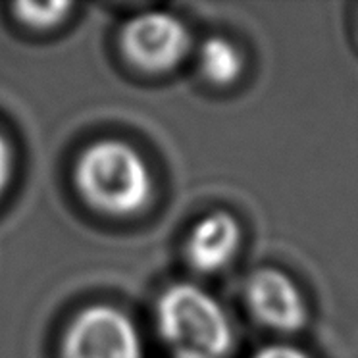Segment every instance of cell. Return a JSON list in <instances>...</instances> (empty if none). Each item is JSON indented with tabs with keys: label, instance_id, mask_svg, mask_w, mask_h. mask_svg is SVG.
<instances>
[{
	"label": "cell",
	"instance_id": "6da1fadb",
	"mask_svg": "<svg viewBox=\"0 0 358 358\" xmlns=\"http://www.w3.org/2000/svg\"><path fill=\"white\" fill-rule=\"evenodd\" d=\"M71 181L83 204L108 218H133L147 210L155 195L147 160L116 137L89 143L73 162Z\"/></svg>",
	"mask_w": 358,
	"mask_h": 358
},
{
	"label": "cell",
	"instance_id": "7a4b0ae2",
	"mask_svg": "<svg viewBox=\"0 0 358 358\" xmlns=\"http://www.w3.org/2000/svg\"><path fill=\"white\" fill-rule=\"evenodd\" d=\"M156 331L173 358H227L234 327L224 306L195 283H173L158 296Z\"/></svg>",
	"mask_w": 358,
	"mask_h": 358
},
{
	"label": "cell",
	"instance_id": "3957f363",
	"mask_svg": "<svg viewBox=\"0 0 358 358\" xmlns=\"http://www.w3.org/2000/svg\"><path fill=\"white\" fill-rule=\"evenodd\" d=\"M117 48L127 66L145 76L176 71L193 50V37L185 22L171 12H141L117 31Z\"/></svg>",
	"mask_w": 358,
	"mask_h": 358
},
{
	"label": "cell",
	"instance_id": "277c9868",
	"mask_svg": "<svg viewBox=\"0 0 358 358\" xmlns=\"http://www.w3.org/2000/svg\"><path fill=\"white\" fill-rule=\"evenodd\" d=\"M60 358H145L135 322L112 304L79 310L60 339Z\"/></svg>",
	"mask_w": 358,
	"mask_h": 358
},
{
	"label": "cell",
	"instance_id": "5b68a950",
	"mask_svg": "<svg viewBox=\"0 0 358 358\" xmlns=\"http://www.w3.org/2000/svg\"><path fill=\"white\" fill-rule=\"evenodd\" d=\"M245 304L260 326L278 334H296L308 322V303L289 273L266 266L245 283Z\"/></svg>",
	"mask_w": 358,
	"mask_h": 358
},
{
	"label": "cell",
	"instance_id": "8992f818",
	"mask_svg": "<svg viewBox=\"0 0 358 358\" xmlns=\"http://www.w3.org/2000/svg\"><path fill=\"white\" fill-rule=\"evenodd\" d=\"M243 245V227L231 212L214 210L199 218L183 243V257L196 273H216L231 264Z\"/></svg>",
	"mask_w": 358,
	"mask_h": 358
},
{
	"label": "cell",
	"instance_id": "52a82bcc",
	"mask_svg": "<svg viewBox=\"0 0 358 358\" xmlns=\"http://www.w3.org/2000/svg\"><path fill=\"white\" fill-rule=\"evenodd\" d=\"M196 71L204 83L227 89L241 79L245 56L241 48L226 37H208L196 50Z\"/></svg>",
	"mask_w": 358,
	"mask_h": 358
},
{
	"label": "cell",
	"instance_id": "ba28073f",
	"mask_svg": "<svg viewBox=\"0 0 358 358\" xmlns=\"http://www.w3.org/2000/svg\"><path fill=\"white\" fill-rule=\"evenodd\" d=\"M73 10L71 2L56 0V2H14L10 4L12 17L17 24L31 31H52L70 17Z\"/></svg>",
	"mask_w": 358,
	"mask_h": 358
},
{
	"label": "cell",
	"instance_id": "9c48e42d",
	"mask_svg": "<svg viewBox=\"0 0 358 358\" xmlns=\"http://www.w3.org/2000/svg\"><path fill=\"white\" fill-rule=\"evenodd\" d=\"M14 178V148L8 137L0 131V199L8 191Z\"/></svg>",
	"mask_w": 358,
	"mask_h": 358
},
{
	"label": "cell",
	"instance_id": "30bf717a",
	"mask_svg": "<svg viewBox=\"0 0 358 358\" xmlns=\"http://www.w3.org/2000/svg\"><path fill=\"white\" fill-rule=\"evenodd\" d=\"M250 358H312L308 357L303 349L293 347V345H285V343H275V345H268L257 350Z\"/></svg>",
	"mask_w": 358,
	"mask_h": 358
}]
</instances>
